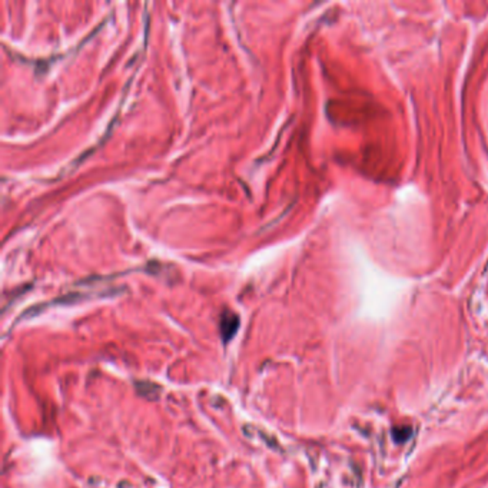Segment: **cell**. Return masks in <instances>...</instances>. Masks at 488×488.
Masks as SVG:
<instances>
[{"mask_svg":"<svg viewBox=\"0 0 488 488\" xmlns=\"http://www.w3.org/2000/svg\"><path fill=\"white\" fill-rule=\"evenodd\" d=\"M234 315H231L228 320H224V324H222V326H224V332H225V337H232V335H234V332L236 331V328H238V324H235V325H232L231 324V321H234Z\"/></svg>","mask_w":488,"mask_h":488,"instance_id":"cell-1","label":"cell"}]
</instances>
